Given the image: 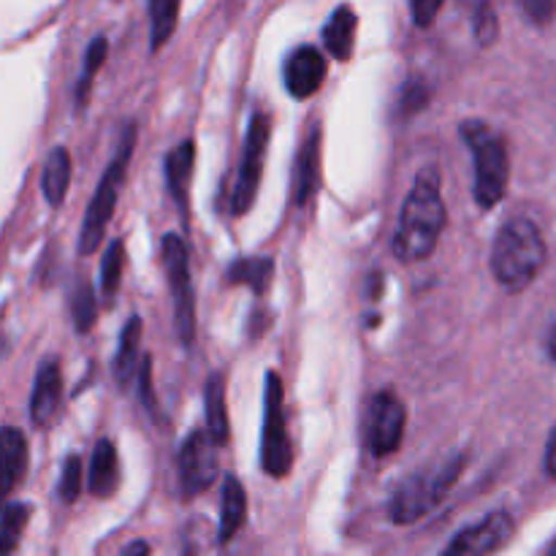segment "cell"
Listing matches in <instances>:
<instances>
[{"instance_id":"obj_1","label":"cell","mask_w":556,"mask_h":556,"mask_svg":"<svg viewBox=\"0 0 556 556\" xmlns=\"http://www.w3.org/2000/svg\"><path fill=\"white\" fill-rule=\"evenodd\" d=\"M445 228V204L440 193L438 168H421L407 193L394 237V255L405 264L424 261L434 253Z\"/></svg>"},{"instance_id":"obj_2","label":"cell","mask_w":556,"mask_h":556,"mask_svg":"<svg viewBox=\"0 0 556 556\" xmlns=\"http://www.w3.org/2000/svg\"><path fill=\"white\" fill-rule=\"evenodd\" d=\"M546 239L530 217H514L494 237L492 275L510 293L532 286L546 264Z\"/></svg>"},{"instance_id":"obj_3","label":"cell","mask_w":556,"mask_h":556,"mask_svg":"<svg viewBox=\"0 0 556 556\" xmlns=\"http://www.w3.org/2000/svg\"><path fill=\"white\" fill-rule=\"evenodd\" d=\"M462 139L470 144L472 157H476V185L472 193L483 210H492L505 199L510 179L508 147L503 136L494 134L481 119H465L462 123Z\"/></svg>"},{"instance_id":"obj_4","label":"cell","mask_w":556,"mask_h":556,"mask_svg":"<svg viewBox=\"0 0 556 556\" xmlns=\"http://www.w3.org/2000/svg\"><path fill=\"white\" fill-rule=\"evenodd\" d=\"M462 467H465V456H451L440 465L407 476L394 492V500H391V519L396 525L421 521L429 510L438 508L448 497L454 483L459 481Z\"/></svg>"},{"instance_id":"obj_5","label":"cell","mask_w":556,"mask_h":556,"mask_svg":"<svg viewBox=\"0 0 556 556\" xmlns=\"http://www.w3.org/2000/svg\"><path fill=\"white\" fill-rule=\"evenodd\" d=\"M134 144H136V125L128 123V128H125L123 136H119L117 155L112 157L109 168L103 172L101 182H98L96 188V195H92L90 206H87L85 212V223H81V233H79L81 255L96 253V250L101 248L103 237H106V226L114 215V206H117V195L125 182V174H128Z\"/></svg>"},{"instance_id":"obj_6","label":"cell","mask_w":556,"mask_h":556,"mask_svg":"<svg viewBox=\"0 0 556 556\" xmlns=\"http://www.w3.org/2000/svg\"><path fill=\"white\" fill-rule=\"evenodd\" d=\"M261 465L275 478H286L293 467V448L286 427V394H282V378L275 369L266 372Z\"/></svg>"},{"instance_id":"obj_7","label":"cell","mask_w":556,"mask_h":556,"mask_svg":"<svg viewBox=\"0 0 556 556\" xmlns=\"http://www.w3.org/2000/svg\"><path fill=\"white\" fill-rule=\"evenodd\" d=\"M163 261H166L168 271V288H172L174 299V324H177L179 340L190 345L195 337V299H193V282H190V264H188V248L179 237L166 233L163 237Z\"/></svg>"},{"instance_id":"obj_8","label":"cell","mask_w":556,"mask_h":556,"mask_svg":"<svg viewBox=\"0 0 556 556\" xmlns=\"http://www.w3.org/2000/svg\"><path fill=\"white\" fill-rule=\"evenodd\" d=\"M269 134H271V117L266 112H255L250 119L248 139H244V157L239 177L233 182L231 193V212L233 215H244L253 206L255 193H258L261 174H264L266 150H269Z\"/></svg>"},{"instance_id":"obj_9","label":"cell","mask_w":556,"mask_h":556,"mask_svg":"<svg viewBox=\"0 0 556 556\" xmlns=\"http://www.w3.org/2000/svg\"><path fill=\"white\" fill-rule=\"evenodd\" d=\"M405 424H407V410L402 405V400L391 391H380L378 396L369 405V451L372 456L383 459L391 456L402 445L405 438Z\"/></svg>"},{"instance_id":"obj_10","label":"cell","mask_w":556,"mask_h":556,"mask_svg":"<svg viewBox=\"0 0 556 556\" xmlns=\"http://www.w3.org/2000/svg\"><path fill=\"white\" fill-rule=\"evenodd\" d=\"M514 516L505 510H494L483 521L462 530L440 556H489L500 552L514 538Z\"/></svg>"},{"instance_id":"obj_11","label":"cell","mask_w":556,"mask_h":556,"mask_svg":"<svg viewBox=\"0 0 556 556\" xmlns=\"http://www.w3.org/2000/svg\"><path fill=\"white\" fill-rule=\"evenodd\" d=\"M217 476V459H215V443L206 432H193L185 440L182 451H179V483H182L185 497H195V494L206 492L215 483Z\"/></svg>"},{"instance_id":"obj_12","label":"cell","mask_w":556,"mask_h":556,"mask_svg":"<svg viewBox=\"0 0 556 556\" xmlns=\"http://www.w3.org/2000/svg\"><path fill=\"white\" fill-rule=\"evenodd\" d=\"M286 87L293 98L304 101V98H313L320 90L326 79V60L320 54V49L315 47H299L288 54L286 60Z\"/></svg>"},{"instance_id":"obj_13","label":"cell","mask_w":556,"mask_h":556,"mask_svg":"<svg viewBox=\"0 0 556 556\" xmlns=\"http://www.w3.org/2000/svg\"><path fill=\"white\" fill-rule=\"evenodd\" d=\"M60 400H63V378H60V364L54 358L38 367L36 386H33L30 396V418L36 427H49L58 418Z\"/></svg>"},{"instance_id":"obj_14","label":"cell","mask_w":556,"mask_h":556,"mask_svg":"<svg viewBox=\"0 0 556 556\" xmlns=\"http://www.w3.org/2000/svg\"><path fill=\"white\" fill-rule=\"evenodd\" d=\"M27 470V440L16 427L0 429V505L9 500Z\"/></svg>"},{"instance_id":"obj_15","label":"cell","mask_w":556,"mask_h":556,"mask_svg":"<svg viewBox=\"0 0 556 556\" xmlns=\"http://www.w3.org/2000/svg\"><path fill=\"white\" fill-rule=\"evenodd\" d=\"M320 182V130L313 128L299 147L296 172H293V204H307Z\"/></svg>"},{"instance_id":"obj_16","label":"cell","mask_w":556,"mask_h":556,"mask_svg":"<svg viewBox=\"0 0 556 556\" xmlns=\"http://www.w3.org/2000/svg\"><path fill=\"white\" fill-rule=\"evenodd\" d=\"M119 483V459L117 448H114L112 440H98L96 451H92L90 459V478H87V489L96 497H112L117 492Z\"/></svg>"},{"instance_id":"obj_17","label":"cell","mask_w":556,"mask_h":556,"mask_svg":"<svg viewBox=\"0 0 556 556\" xmlns=\"http://www.w3.org/2000/svg\"><path fill=\"white\" fill-rule=\"evenodd\" d=\"M195 163V144L193 141H182L174 147L166 155V182L172 190L174 201H177L179 212H188V190H190V174H193Z\"/></svg>"},{"instance_id":"obj_18","label":"cell","mask_w":556,"mask_h":556,"mask_svg":"<svg viewBox=\"0 0 556 556\" xmlns=\"http://www.w3.org/2000/svg\"><path fill=\"white\" fill-rule=\"evenodd\" d=\"M248 521V494L244 486L237 481V476H226L223 481V503H220V530L217 541L228 543Z\"/></svg>"},{"instance_id":"obj_19","label":"cell","mask_w":556,"mask_h":556,"mask_svg":"<svg viewBox=\"0 0 556 556\" xmlns=\"http://www.w3.org/2000/svg\"><path fill=\"white\" fill-rule=\"evenodd\" d=\"M356 11L351 5H340V9L331 14V20L324 27V43L331 52V58L348 60L353 54V41H356Z\"/></svg>"},{"instance_id":"obj_20","label":"cell","mask_w":556,"mask_h":556,"mask_svg":"<svg viewBox=\"0 0 556 556\" xmlns=\"http://www.w3.org/2000/svg\"><path fill=\"white\" fill-rule=\"evenodd\" d=\"M206 402V434L215 445L228 443V413H226V378L220 372L210 375L204 391Z\"/></svg>"},{"instance_id":"obj_21","label":"cell","mask_w":556,"mask_h":556,"mask_svg":"<svg viewBox=\"0 0 556 556\" xmlns=\"http://www.w3.org/2000/svg\"><path fill=\"white\" fill-rule=\"evenodd\" d=\"M71 185V155L65 147H54L49 152L47 163H43V174H41V190L47 195L49 206H60L63 204L65 193H68Z\"/></svg>"},{"instance_id":"obj_22","label":"cell","mask_w":556,"mask_h":556,"mask_svg":"<svg viewBox=\"0 0 556 556\" xmlns=\"http://www.w3.org/2000/svg\"><path fill=\"white\" fill-rule=\"evenodd\" d=\"M271 277H275V261L271 258H239L226 271L228 282L248 286L253 293L269 291Z\"/></svg>"},{"instance_id":"obj_23","label":"cell","mask_w":556,"mask_h":556,"mask_svg":"<svg viewBox=\"0 0 556 556\" xmlns=\"http://www.w3.org/2000/svg\"><path fill=\"white\" fill-rule=\"evenodd\" d=\"M139 342H141V318L139 315H134V318L125 324L123 334H119V348H117V356H114V375H117L119 386L128 383L130 375H134Z\"/></svg>"},{"instance_id":"obj_24","label":"cell","mask_w":556,"mask_h":556,"mask_svg":"<svg viewBox=\"0 0 556 556\" xmlns=\"http://www.w3.org/2000/svg\"><path fill=\"white\" fill-rule=\"evenodd\" d=\"M27 519H30V508L22 503L9 505L0 516V556H11L20 546V538L25 532Z\"/></svg>"},{"instance_id":"obj_25","label":"cell","mask_w":556,"mask_h":556,"mask_svg":"<svg viewBox=\"0 0 556 556\" xmlns=\"http://www.w3.org/2000/svg\"><path fill=\"white\" fill-rule=\"evenodd\" d=\"M179 3L177 0H152L150 20H152V49H161L172 38L177 27Z\"/></svg>"},{"instance_id":"obj_26","label":"cell","mask_w":556,"mask_h":556,"mask_svg":"<svg viewBox=\"0 0 556 556\" xmlns=\"http://www.w3.org/2000/svg\"><path fill=\"white\" fill-rule=\"evenodd\" d=\"M71 315H74V324L79 334H87L96 324V293H92V286L87 280H79L74 288V296H71Z\"/></svg>"},{"instance_id":"obj_27","label":"cell","mask_w":556,"mask_h":556,"mask_svg":"<svg viewBox=\"0 0 556 556\" xmlns=\"http://www.w3.org/2000/svg\"><path fill=\"white\" fill-rule=\"evenodd\" d=\"M123 266H125V248L119 239H114V242L106 248V255H103V266H101V288H103V296H106L109 302L117 296L119 280H123Z\"/></svg>"},{"instance_id":"obj_28","label":"cell","mask_w":556,"mask_h":556,"mask_svg":"<svg viewBox=\"0 0 556 556\" xmlns=\"http://www.w3.org/2000/svg\"><path fill=\"white\" fill-rule=\"evenodd\" d=\"M106 54H109V41L103 36H96L92 38V43L87 47V54H85V74H81L79 85H76V103H85L87 101V92H90V85H92V76L101 71V65L106 63Z\"/></svg>"},{"instance_id":"obj_29","label":"cell","mask_w":556,"mask_h":556,"mask_svg":"<svg viewBox=\"0 0 556 556\" xmlns=\"http://www.w3.org/2000/svg\"><path fill=\"white\" fill-rule=\"evenodd\" d=\"M85 467H81V459L76 454H71L63 465V476H60V486L58 494L63 503H76V497L81 494V486H85Z\"/></svg>"},{"instance_id":"obj_30","label":"cell","mask_w":556,"mask_h":556,"mask_svg":"<svg viewBox=\"0 0 556 556\" xmlns=\"http://www.w3.org/2000/svg\"><path fill=\"white\" fill-rule=\"evenodd\" d=\"M472 33H476V41L481 43L483 49H489L500 38L497 11L489 3H481L476 9V14H472Z\"/></svg>"},{"instance_id":"obj_31","label":"cell","mask_w":556,"mask_h":556,"mask_svg":"<svg viewBox=\"0 0 556 556\" xmlns=\"http://www.w3.org/2000/svg\"><path fill=\"white\" fill-rule=\"evenodd\" d=\"M429 98H432V90H429L427 81H424L421 76H413V79H407L405 87H402V96H400L402 114L421 112V109L429 103Z\"/></svg>"},{"instance_id":"obj_32","label":"cell","mask_w":556,"mask_h":556,"mask_svg":"<svg viewBox=\"0 0 556 556\" xmlns=\"http://www.w3.org/2000/svg\"><path fill=\"white\" fill-rule=\"evenodd\" d=\"M440 9H443V3H440V0H427V3H424V0H416V3H413V20H416V25L418 27H429L434 22V16L440 14Z\"/></svg>"},{"instance_id":"obj_33","label":"cell","mask_w":556,"mask_h":556,"mask_svg":"<svg viewBox=\"0 0 556 556\" xmlns=\"http://www.w3.org/2000/svg\"><path fill=\"white\" fill-rule=\"evenodd\" d=\"M525 11L532 16V22H538V25H546V22L554 16L556 5L554 3H541V0H527Z\"/></svg>"},{"instance_id":"obj_34","label":"cell","mask_w":556,"mask_h":556,"mask_svg":"<svg viewBox=\"0 0 556 556\" xmlns=\"http://www.w3.org/2000/svg\"><path fill=\"white\" fill-rule=\"evenodd\" d=\"M141 396H144L147 405L155 410V396H152V358L144 356L141 362Z\"/></svg>"},{"instance_id":"obj_35","label":"cell","mask_w":556,"mask_h":556,"mask_svg":"<svg viewBox=\"0 0 556 556\" xmlns=\"http://www.w3.org/2000/svg\"><path fill=\"white\" fill-rule=\"evenodd\" d=\"M546 472L556 481V427H554L552 438H548V445H546Z\"/></svg>"},{"instance_id":"obj_36","label":"cell","mask_w":556,"mask_h":556,"mask_svg":"<svg viewBox=\"0 0 556 556\" xmlns=\"http://www.w3.org/2000/svg\"><path fill=\"white\" fill-rule=\"evenodd\" d=\"M123 556H150V546L144 541H134L128 548H125Z\"/></svg>"},{"instance_id":"obj_37","label":"cell","mask_w":556,"mask_h":556,"mask_svg":"<svg viewBox=\"0 0 556 556\" xmlns=\"http://www.w3.org/2000/svg\"><path fill=\"white\" fill-rule=\"evenodd\" d=\"M548 556H556V546L552 548V552H548Z\"/></svg>"}]
</instances>
